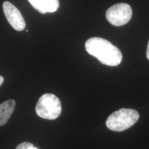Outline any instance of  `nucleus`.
I'll return each instance as SVG.
<instances>
[{
	"label": "nucleus",
	"mask_w": 149,
	"mask_h": 149,
	"mask_svg": "<svg viewBox=\"0 0 149 149\" xmlns=\"http://www.w3.org/2000/svg\"><path fill=\"white\" fill-rule=\"evenodd\" d=\"M139 118L138 112L131 109H121L108 117L106 124L108 128L116 132L124 131L137 122Z\"/></svg>",
	"instance_id": "f03ea898"
},
{
	"label": "nucleus",
	"mask_w": 149,
	"mask_h": 149,
	"mask_svg": "<svg viewBox=\"0 0 149 149\" xmlns=\"http://www.w3.org/2000/svg\"><path fill=\"white\" fill-rule=\"evenodd\" d=\"M35 111L37 115L46 120H54L61 113V104L59 99L54 94L46 93L39 99Z\"/></svg>",
	"instance_id": "7ed1b4c3"
},
{
	"label": "nucleus",
	"mask_w": 149,
	"mask_h": 149,
	"mask_svg": "<svg viewBox=\"0 0 149 149\" xmlns=\"http://www.w3.org/2000/svg\"><path fill=\"white\" fill-rule=\"evenodd\" d=\"M29 1L42 14L55 12L59 6V0H29Z\"/></svg>",
	"instance_id": "423d86ee"
},
{
	"label": "nucleus",
	"mask_w": 149,
	"mask_h": 149,
	"mask_svg": "<svg viewBox=\"0 0 149 149\" xmlns=\"http://www.w3.org/2000/svg\"><path fill=\"white\" fill-rule=\"evenodd\" d=\"M146 57L149 60V42L148 44V46H147V51H146Z\"/></svg>",
	"instance_id": "1a4fd4ad"
},
{
	"label": "nucleus",
	"mask_w": 149,
	"mask_h": 149,
	"mask_svg": "<svg viewBox=\"0 0 149 149\" xmlns=\"http://www.w3.org/2000/svg\"><path fill=\"white\" fill-rule=\"evenodd\" d=\"M3 82V78L1 76H0V86L2 84V83Z\"/></svg>",
	"instance_id": "9d476101"
},
{
	"label": "nucleus",
	"mask_w": 149,
	"mask_h": 149,
	"mask_svg": "<svg viewBox=\"0 0 149 149\" xmlns=\"http://www.w3.org/2000/svg\"><path fill=\"white\" fill-rule=\"evenodd\" d=\"M15 101L9 100L0 104V126L5 125L13 113Z\"/></svg>",
	"instance_id": "0eeeda50"
},
{
	"label": "nucleus",
	"mask_w": 149,
	"mask_h": 149,
	"mask_svg": "<svg viewBox=\"0 0 149 149\" xmlns=\"http://www.w3.org/2000/svg\"><path fill=\"white\" fill-rule=\"evenodd\" d=\"M85 48L91 55L96 57L104 65L116 66L122 62V52L117 46L105 39L91 37L86 42Z\"/></svg>",
	"instance_id": "f257e3e1"
},
{
	"label": "nucleus",
	"mask_w": 149,
	"mask_h": 149,
	"mask_svg": "<svg viewBox=\"0 0 149 149\" xmlns=\"http://www.w3.org/2000/svg\"><path fill=\"white\" fill-rule=\"evenodd\" d=\"M3 10L8 23L15 30L22 31L26 27L25 20L20 11L9 1L3 3Z\"/></svg>",
	"instance_id": "39448f33"
},
{
	"label": "nucleus",
	"mask_w": 149,
	"mask_h": 149,
	"mask_svg": "<svg viewBox=\"0 0 149 149\" xmlns=\"http://www.w3.org/2000/svg\"><path fill=\"white\" fill-rule=\"evenodd\" d=\"M133 11L130 5L125 3L115 4L108 9L106 17L110 24L115 26H122L130 21Z\"/></svg>",
	"instance_id": "20e7f679"
},
{
	"label": "nucleus",
	"mask_w": 149,
	"mask_h": 149,
	"mask_svg": "<svg viewBox=\"0 0 149 149\" xmlns=\"http://www.w3.org/2000/svg\"><path fill=\"white\" fill-rule=\"evenodd\" d=\"M27 149H38V148H35V147H34V146H31V147H29V148H27Z\"/></svg>",
	"instance_id": "9b49d317"
},
{
	"label": "nucleus",
	"mask_w": 149,
	"mask_h": 149,
	"mask_svg": "<svg viewBox=\"0 0 149 149\" xmlns=\"http://www.w3.org/2000/svg\"><path fill=\"white\" fill-rule=\"evenodd\" d=\"M34 146L33 144L30 142H23L21 143L20 144H19L15 149H27L29 148V147Z\"/></svg>",
	"instance_id": "6e6552de"
}]
</instances>
